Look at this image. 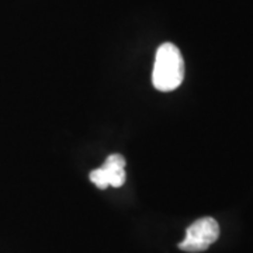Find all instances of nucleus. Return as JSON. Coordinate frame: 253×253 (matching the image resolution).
Instances as JSON below:
<instances>
[{"mask_svg":"<svg viewBox=\"0 0 253 253\" xmlns=\"http://www.w3.org/2000/svg\"><path fill=\"white\" fill-rule=\"evenodd\" d=\"M184 79V61L180 49L172 42H165L158 48L155 58L152 83L155 89L172 91Z\"/></svg>","mask_w":253,"mask_h":253,"instance_id":"obj_1","label":"nucleus"},{"mask_svg":"<svg viewBox=\"0 0 253 253\" xmlns=\"http://www.w3.org/2000/svg\"><path fill=\"white\" fill-rule=\"evenodd\" d=\"M219 238V225L211 217L200 218L194 221L186 231L184 241L179 244V248L184 252L197 253L207 251Z\"/></svg>","mask_w":253,"mask_h":253,"instance_id":"obj_2","label":"nucleus"},{"mask_svg":"<svg viewBox=\"0 0 253 253\" xmlns=\"http://www.w3.org/2000/svg\"><path fill=\"white\" fill-rule=\"evenodd\" d=\"M100 169H101V173H103V177H104L107 187L109 186L121 187L126 183V159H124L123 155H110Z\"/></svg>","mask_w":253,"mask_h":253,"instance_id":"obj_3","label":"nucleus"}]
</instances>
